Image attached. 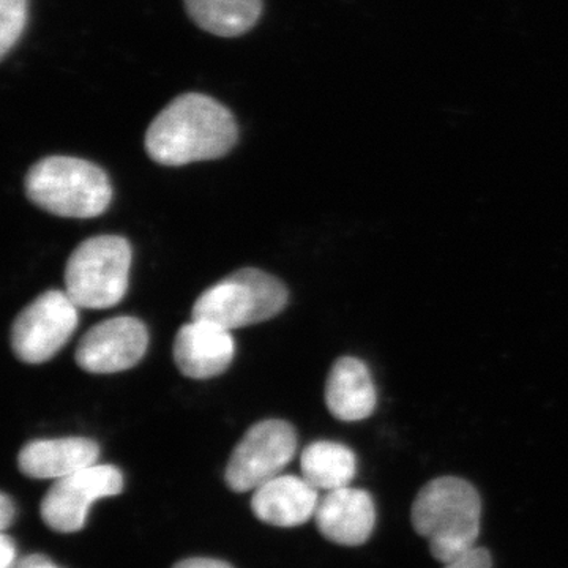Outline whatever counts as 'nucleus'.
<instances>
[{"mask_svg":"<svg viewBox=\"0 0 568 568\" xmlns=\"http://www.w3.org/2000/svg\"><path fill=\"white\" fill-rule=\"evenodd\" d=\"M325 405L342 422L365 420L375 413V381L361 358L342 357L335 362L325 384Z\"/></svg>","mask_w":568,"mask_h":568,"instance_id":"nucleus-14","label":"nucleus"},{"mask_svg":"<svg viewBox=\"0 0 568 568\" xmlns=\"http://www.w3.org/2000/svg\"><path fill=\"white\" fill-rule=\"evenodd\" d=\"M320 495L304 477L278 476L254 489L252 510L260 521L295 528L315 518Z\"/></svg>","mask_w":568,"mask_h":568,"instance_id":"nucleus-12","label":"nucleus"},{"mask_svg":"<svg viewBox=\"0 0 568 568\" xmlns=\"http://www.w3.org/2000/svg\"><path fill=\"white\" fill-rule=\"evenodd\" d=\"M190 18L205 32L239 37L260 20L263 0H185Z\"/></svg>","mask_w":568,"mask_h":568,"instance_id":"nucleus-16","label":"nucleus"},{"mask_svg":"<svg viewBox=\"0 0 568 568\" xmlns=\"http://www.w3.org/2000/svg\"><path fill=\"white\" fill-rule=\"evenodd\" d=\"M17 568H61L43 555H29L18 560Z\"/></svg>","mask_w":568,"mask_h":568,"instance_id":"nucleus-22","label":"nucleus"},{"mask_svg":"<svg viewBox=\"0 0 568 568\" xmlns=\"http://www.w3.org/2000/svg\"><path fill=\"white\" fill-rule=\"evenodd\" d=\"M237 138V122L227 108L203 93H185L156 115L144 144L153 162L183 166L222 159Z\"/></svg>","mask_w":568,"mask_h":568,"instance_id":"nucleus-1","label":"nucleus"},{"mask_svg":"<svg viewBox=\"0 0 568 568\" xmlns=\"http://www.w3.org/2000/svg\"><path fill=\"white\" fill-rule=\"evenodd\" d=\"M78 306L65 291L50 290L39 295L14 320L11 327V349L29 365L51 361L80 323Z\"/></svg>","mask_w":568,"mask_h":568,"instance_id":"nucleus-6","label":"nucleus"},{"mask_svg":"<svg viewBox=\"0 0 568 568\" xmlns=\"http://www.w3.org/2000/svg\"><path fill=\"white\" fill-rule=\"evenodd\" d=\"M315 519L317 529L327 540L343 547H358L366 544L375 530V500L365 489H335L320 500Z\"/></svg>","mask_w":568,"mask_h":568,"instance_id":"nucleus-11","label":"nucleus"},{"mask_svg":"<svg viewBox=\"0 0 568 568\" xmlns=\"http://www.w3.org/2000/svg\"><path fill=\"white\" fill-rule=\"evenodd\" d=\"M297 450V433L286 420L268 418L239 440L226 467V485L235 493L254 491L278 477Z\"/></svg>","mask_w":568,"mask_h":568,"instance_id":"nucleus-7","label":"nucleus"},{"mask_svg":"<svg viewBox=\"0 0 568 568\" xmlns=\"http://www.w3.org/2000/svg\"><path fill=\"white\" fill-rule=\"evenodd\" d=\"M302 477L323 491L351 487L357 474V458L349 447L332 440H317L301 457Z\"/></svg>","mask_w":568,"mask_h":568,"instance_id":"nucleus-15","label":"nucleus"},{"mask_svg":"<svg viewBox=\"0 0 568 568\" xmlns=\"http://www.w3.org/2000/svg\"><path fill=\"white\" fill-rule=\"evenodd\" d=\"M174 361L190 379H211L230 368L235 355L231 331L209 321L182 325L174 339Z\"/></svg>","mask_w":568,"mask_h":568,"instance_id":"nucleus-10","label":"nucleus"},{"mask_svg":"<svg viewBox=\"0 0 568 568\" xmlns=\"http://www.w3.org/2000/svg\"><path fill=\"white\" fill-rule=\"evenodd\" d=\"M17 547L13 538L6 532L0 537V568H17Z\"/></svg>","mask_w":568,"mask_h":568,"instance_id":"nucleus-19","label":"nucleus"},{"mask_svg":"<svg viewBox=\"0 0 568 568\" xmlns=\"http://www.w3.org/2000/svg\"><path fill=\"white\" fill-rule=\"evenodd\" d=\"M14 518V504L13 500L7 496V493L0 495V529L6 532L10 528L11 523Z\"/></svg>","mask_w":568,"mask_h":568,"instance_id":"nucleus-21","label":"nucleus"},{"mask_svg":"<svg viewBox=\"0 0 568 568\" xmlns=\"http://www.w3.org/2000/svg\"><path fill=\"white\" fill-rule=\"evenodd\" d=\"M123 474L115 466L93 465L59 478L41 500L40 514L55 532H78L97 500L121 495Z\"/></svg>","mask_w":568,"mask_h":568,"instance_id":"nucleus-8","label":"nucleus"},{"mask_svg":"<svg viewBox=\"0 0 568 568\" xmlns=\"http://www.w3.org/2000/svg\"><path fill=\"white\" fill-rule=\"evenodd\" d=\"M99 457L100 446L89 437L37 439L21 448L18 466L24 476L37 480H59L97 465Z\"/></svg>","mask_w":568,"mask_h":568,"instance_id":"nucleus-13","label":"nucleus"},{"mask_svg":"<svg viewBox=\"0 0 568 568\" xmlns=\"http://www.w3.org/2000/svg\"><path fill=\"white\" fill-rule=\"evenodd\" d=\"M132 260V245L121 235L88 239L67 261L65 293L80 308H111L125 297Z\"/></svg>","mask_w":568,"mask_h":568,"instance_id":"nucleus-5","label":"nucleus"},{"mask_svg":"<svg viewBox=\"0 0 568 568\" xmlns=\"http://www.w3.org/2000/svg\"><path fill=\"white\" fill-rule=\"evenodd\" d=\"M149 346V332L133 316H118L93 325L77 347L74 361L92 375H112L140 364Z\"/></svg>","mask_w":568,"mask_h":568,"instance_id":"nucleus-9","label":"nucleus"},{"mask_svg":"<svg viewBox=\"0 0 568 568\" xmlns=\"http://www.w3.org/2000/svg\"><path fill=\"white\" fill-rule=\"evenodd\" d=\"M481 499L469 481L439 477L418 491L410 519L429 551L448 564L477 548L480 536Z\"/></svg>","mask_w":568,"mask_h":568,"instance_id":"nucleus-2","label":"nucleus"},{"mask_svg":"<svg viewBox=\"0 0 568 568\" xmlns=\"http://www.w3.org/2000/svg\"><path fill=\"white\" fill-rule=\"evenodd\" d=\"M173 568H234L224 560L209 559V558H192L182 560L175 564Z\"/></svg>","mask_w":568,"mask_h":568,"instance_id":"nucleus-20","label":"nucleus"},{"mask_svg":"<svg viewBox=\"0 0 568 568\" xmlns=\"http://www.w3.org/2000/svg\"><path fill=\"white\" fill-rule=\"evenodd\" d=\"M287 301V287L278 278L260 268L245 267L205 290L194 302L192 316L233 331L278 316Z\"/></svg>","mask_w":568,"mask_h":568,"instance_id":"nucleus-4","label":"nucleus"},{"mask_svg":"<svg viewBox=\"0 0 568 568\" xmlns=\"http://www.w3.org/2000/svg\"><path fill=\"white\" fill-rule=\"evenodd\" d=\"M444 566H446L444 568H493V562L488 549L477 547Z\"/></svg>","mask_w":568,"mask_h":568,"instance_id":"nucleus-18","label":"nucleus"},{"mask_svg":"<svg viewBox=\"0 0 568 568\" xmlns=\"http://www.w3.org/2000/svg\"><path fill=\"white\" fill-rule=\"evenodd\" d=\"M26 194L41 211L63 219H95L112 201L102 168L74 156H47L26 175Z\"/></svg>","mask_w":568,"mask_h":568,"instance_id":"nucleus-3","label":"nucleus"},{"mask_svg":"<svg viewBox=\"0 0 568 568\" xmlns=\"http://www.w3.org/2000/svg\"><path fill=\"white\" fill-rule=\"evenodd\" d=\"M28 24V0H0V58L20 41Z\"/></svg>","mask_w":568,"mask_h":568,"instance_id":"nucleus-17","label":"nucleus"}]
</instances>
